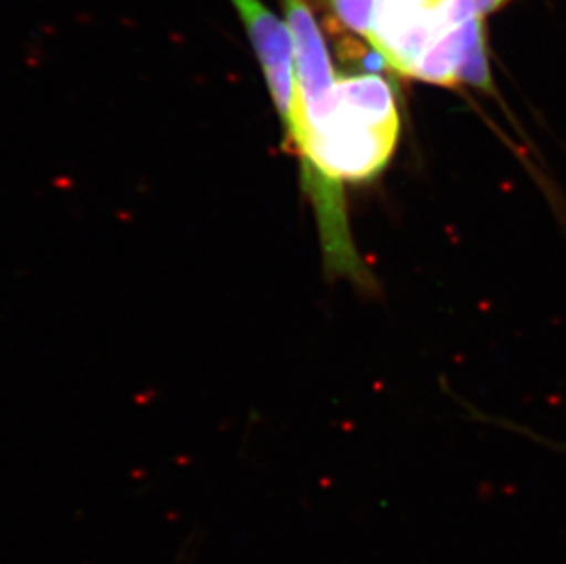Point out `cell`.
<instances>
[{
	"mask_svg": "<svg viewBox=\"0 0 566 564\" xmlns=\"http://www.w3.org/2000/svg\"><path fill=\"white\" fill-rule=\"evenodd\" d=\"M379 0H332V8L343 27L361 38H369Z\"/></svg>",
	"mask_w": 566,
	"mask_h": 564,
	"instance_id": "4",
	"label": "cell"
},
{
	"mask_svg": "<svg viewBox=\"0 0 566 564\" xmlns=\"http://www.w3.org/2000/svg\"><path fill=\"white\" fill-rule=\"evenodd\" d=\"M284 22L294 43L297 96L295 107H312L336 85L337 75L332 66L325 38L315 21L314 11L306 0H281Z\"/></svg>",
	"mask_w": 566,
	"mask_h": 564,
	"instance_id": "3",
	"label": "cell"
},
{
	"mask_svg": "<svg viewBox=\"0 0 566 564\" xmlns=\"http://www.w3.org/2000/svg\"><path fill=\"white\" fill-rule=\"evenodd\" d=\"M231 4L235 6L242 27L247 28L273 105L284 125L297 96L294 43L289 27L261 0H231Z\"/></svg>",
	"mask_w": 566,
	"mask_h": 564,
	"instance_id": "2",
	"label": "cell"
},
{
	"mask_svg": "<svg viewBox=\"0 0 566 564\" xmlns=\"http://www.w3.org/2000/svg\"><path fill=\"white\" fill-rule=\"evenodd\" d=\"M504 0H379L370 46L400 75L411 77L426 50L465 22L486 17Z\"/></svg>",
	"mask_w": 566,
	"mask_h": 564,
	"instance_id": "1",
	"label": "cell"
}]
</instances>
